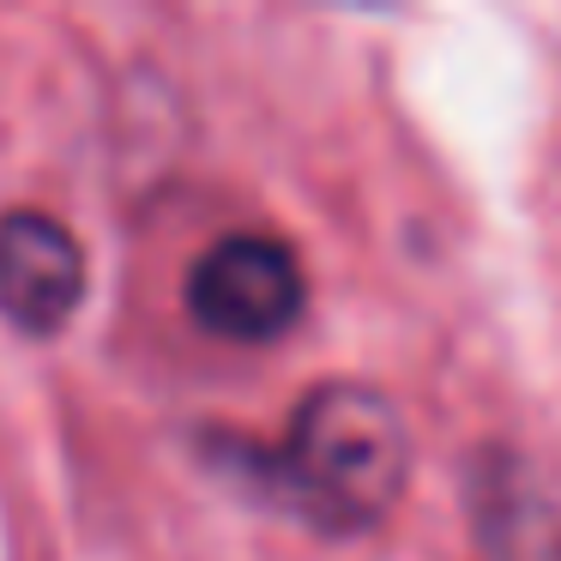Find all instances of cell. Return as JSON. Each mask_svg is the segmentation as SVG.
Instances as JSON below:
<instances>
[{
	"mask_svg": "<svg viewBox=\"0 0 561 561\" xmlns=\"http://www.w3.org/2000/svg\"><path fill=\"white\" fill-rule=\"evenodd\" d=\"M404 471H411L404 416L356 380H327L308 392L272 459L284 507L327 531H363L387 519L392 501L404 495Z\"/></svg>",
	"mask_w": 561,
	"mask_h": 561,
	"instance_id": "obj_1",
	"label": "cell"
},
{
	"mask_svg": "<svg viewBox=\"0 0 561 561\" xmlns=\"http://www.w3.org/2000/svg\"><path fill=\"white\" fill-rule=\"evenodd\" d=\"M302 266L272 236H224L187 272V308L206 332L266 344L302 314Z\"/></svg>",
	"mask_w": 561,
	"mask_h": 561,
	"instance_id": "obj_2",
	"label": "cell"
},
{
	"mask_svg": "<svg viewBox=\"0 0 561 561\" xmlns=\"http://www.w3.org/2000/svg\"><path fill=\"white\" fill-rule=\"evenodd\" d=\"M85 296V254L49 211L0 218V314L31 339H49L73 320Z\"/></svg>",
	"mask_w": 561,
	"mask_h": 561,
	"instance_id": "obj_3",
	"label": "cell"
},
{
	"mask_svg": "<svg viewBox=\"0 0 561 561\" xmlns=\"http://www.w3.org/2000/svg\"><path fill=\"white\" fill-rule=\"evenodd\" d=\"M471 513L489 561H561V495L519 453L477 459Z\"/></svg>",
	"mask_w": 561,
	"mask_h": 561,
	"instance_id": "obj_4",
	"label": "cell"
}]
</instances>
